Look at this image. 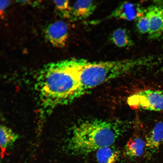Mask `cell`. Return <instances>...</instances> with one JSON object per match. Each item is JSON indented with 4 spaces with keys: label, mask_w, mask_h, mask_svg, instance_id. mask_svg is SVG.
I'll return each instance as SVG.
<instances>
[{
    "label": "cell",
    "mask_w": 163,
    "mask_h": 163,
    "mask_svg": "<svg viewBox=\"0 0 163 163\" xmlns=\"http://www.w3.org/2000/svg\"><path fill=\"white\" fill-rule=\"evenodd\" d=\"M87 61L70 59L43 67L37 77L36 87L44 109L48 110L73 101L81 71Z\"/></svg>",
    "instance_id": "obj_1"
},
{
    "label": "cell",
    "mask_w": 163,
    "mask_h": 163,
    "mask_svg": "<svg viewBox=\"0 0 163 163\" xmlns=\"http://www.w3.org/2000/svg\"><path fill=\"white\" fill-rule=\"evenodd\" d=\"M125 126L119 121L99 119L83 121L73 128L68 149L72 153L82 155L111 146L123 132Z\"/></svg>",
    "instance_id": "obj_2"
},
{
    "label": "cell",
    "mask_w": 163,
    "mask_h": 163,
    "mask_svg": "<svg viewBox=\"0 0 163 163\" xmlns=\"http://www.w3.org/2000/svg\"><path fill=\"white\" fill-rule=\"evenodd\" d=\"M146 63L145 58H141L98 62L87 61L81 71L74 100L101 84L127 74Z\"/></svg>",
    "instance_id": "obj_3"
},
{
    "label": "cell",
    "mask_w": 163,
    "mask_h": 163,
    "mask_svg": "<svg viewBox=\"0 0 163 163\" xmlns=\"http://www.w3.org/2000/svg\"><path fill=\"white\" fill-rule=\"evenodd\" d=\"M127 102L133 109L163 111V91L152 89L141 91L129 96Z\"/></svg>",
    "instance_id": "obj_4"
},
{
    "label": "cell",
    "mask_w": 163,
    "mask_h": 163,
    "mask_svg": "<svg viewBox=\"0 0 163 163\" xmlns=\"http://www.w3.org/2000/svg\"><path fill=\"white\" fill-rule=\"evenodd\" d=\"M46 39L53 46H65L69 37L68 26L62 21H58L49 24L44 30Z\"/></svg>",
    "instance_id": "obj_5"
},
{
    "label": "cell",
    "mask_w": 163,
    "mask_h": 163,
    "mask_svg": "<svg viewBox=\"0 0 163 163\" xmlns=\"http://www.w3.org/2000/svg\"><path fill=\"white\" fill-rule=\"evenodd\" d=\"M138 3L125 2L118 6L105 19L115 18L127 21H136L146 11Z\"/></svg>",
    "instance_id": "obj_6"
},
{
    "label": "cell",
    "mask_w": 163,
    "mask_h": 163,
    "mask_svg": "<svg viewBox=\"0 0 163 163\" xmlns=\"http://www.w3.org/2000/svg\"><path fill=\"white\" fill-rule=\"evenodd\" d=\"M149 22V38L157 39L163 34V5H153L146 9Z\"/></svg>",
    "instance_id": "obj_7"
},
{
    "label": "cell",
    "mask_w": 163,
    "mask_h": 163,
    "mask_svg": "<svg viewBox=\"0 0 163 163\" xmlns=\"http://www.w3.org/2000/svg\"><path fill=\"white\" fill-rule=\"evenodd\" d=\"M97 5L93 0H78L71 6L70 20L73 21L86 19L94 12Z\"/></svg>",
    "instance_id": "obj_8"
},
{
    "label": "cell",
    "mask_w": 163,
    "mask_h": 163,
    "mask_svg": "<svg viewBox=\"0 0 163 163\" xmlns=\"http://www.w3.org/2000/svg\"><path fill=\"white\" fill-rule=\"evenodd\" d=\"M145 149L154 153L163 143V122L157 123L145 138Z\"/></svg>",
    "instance_id": "obj_9"
},
{
    "label": "cell",
    "mask_w": 163,
    "mask_h": 163,
    "mask_svg": "<svg viewBox=\"0 0 163 163\" xmlns=\"http://www.w3.org/2000/svg\"><path fill=\"white\" fill-rule=\"evenodd\" d=\"M145 149V140L137 135H134L129 140L125 147L126 155L130 158L141 156Z\"/></svg>",
    "instance_id": "obj_10"
},
{
    "label": "cell",
    "mask_w": 163,
    "mask_h": 163,
    "mask_svg": "<svg viewBox=\"0 0 163 163\" xmlns=\"http://www.w3.org/2000/svg\"><path fill=\"white\" fill-rule=\"evenodd\" d=\"M110 40L113 44L120 48L130 47L134 43L127 30L123 28L114 30L110 37Z\"/></svg>",
    "instance_id": "obj_11"
},
{
    "label": "cell",
    "mask_w": 163,
    "mask_h": 163,
    "mask_svg": "<svg viewBox=\"0 0 163 163\" xmlns=\"http://www.w3.org/2000/svg\"><path fill=\"white\" fill-rule=\"evenodd\" d=\"M96 151L98 163H115L118 158V151L111 145L101 148Z\"/></svg>",
    "instance_id": "obj_12"
},
{
    "label": "cell",
    "mask_w": 163,
    "mask_h": 163,
    "mask_svg": "<svg viewBox=\"0 0 163 163\" xmlns=\"http://www.w3.org/2000/svg\"><path fill=\"white\" fill-rule=\"evenodd\" d=\"M0 130V146L3 149L11 146L19 137L16 133L5 126L1 125Z\"/></svg>",
    "instance_id": "obj_13"
},
{
    "label": "cell",
    "mask_w": 163,
    "mask_h": 163,
    "mask_svg": "<svg viewBox=\"0 0 163 163\" xmlns=\"http://www.w3.org/2000/svg\"><path fill=\"white\" fill-rule=\"evenodd\" d=\"M54 3L57 9L63 17L70 19L71 6L68 0H54Z\"/></svg>",
    "instance_id": "obj_14"
},
{
    "label": "cell",
    "mask_w": 163,
    "mask_h": 163,
    "mask_svg": "<svg viewBox=\"0 0 163 163\" xmlns=\"http://www.w3.org/2000/svg\"><path fill=\"white\" fill-rule=\"evenodd\" d=\"M136 25L138 31L142 34H148L149 30L148 18L145 12L136 21Z\"/></svg>",
    "instance_id": "obj_15"
},
{
    "label": "cell",
    "mask_w": 163,
    "mask_h": 163,
    "mask_svg": "<svg viewBox=\"0 0 163 163\" xmlns=\"http://www.w3.org/2000/svg\"><path fill=\"white\" fill-rule=\"evenodd\" d=\"M10 3V1H0V11H3Z\"/></svg>",
    "instance_id": "obj_16"
}]
</instances>
